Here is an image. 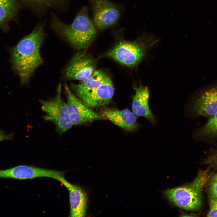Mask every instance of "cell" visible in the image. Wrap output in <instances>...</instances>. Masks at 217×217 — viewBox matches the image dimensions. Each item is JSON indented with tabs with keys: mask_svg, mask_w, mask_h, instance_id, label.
Segmentation results:
<instances>
[{
	"mask_svg": "<svg viewBox=\"0 0 217 217\" xmlns=\"http://www.w3.org/2000/svg\"><path fill=\"white\" fill-rule=\"evenodd\" d=\"M44 38L43 26L38 25L10 49L12 68L19 75L21 85L29 82L35 71L43 63L40 49Z\"/></svg>",
	"mask_w": 217,
	"mask_h": 217,
	"instance_id": "1",
	"label": "cell"
},
{
	"mask_svg": "<svg viewBox=\"0 0 217 217\" xmlns=\"http://www.w3.org/2000/svg\"><path fill=\"white\" fill-rule=\"evenodd\" d=\"M53 17L52 27L77 49L87 48L97 34V29L89 17L85 7L81 8L70 24H66Z\"/></svg>",
	"mask_w": 217,
	"mask_h": 217,
	"instance_id": "2",
	"label": "cell"
},
{
	"mask_svg": "<svg viewBox=\"0 0 217 217\" xmlns=\"http://www.w3.org/2000/svg\"><path fill=\"white\" fill-rule=\"evenodd\" d=\"M209 177L207 171H200L191 183L167 189L164 193L172 203L181 209L197 210L201 206L203 190Z\"/></svg>",
	"mask_w": 217,
	"mask_h": 217,
	"instance_id": "3",
	"label": "cell"
},
{
	"mask_svg": "<svg viewBox=\"0 0 217 217\" xmlns=\"http://www.w3.org/2000/svg\"><path fill=\"white\" fill-rule=\"evenodd\" d=\"M152 38L134 42L121 41L108 51L105 56L128 67L137 65L143 58Z\"/></svg>",
	"mask_w": 217,
	"mask_h": 217,
	"instance_id": "4",
	"label": "cell"
},
{
	"mask_svg": "<svg viewBox=\"0 0 217 217\" xmlns=\"http://www.w3.org/2000/svg\"><path fill=\"white\" fill-rule=\"evenodd\" d=\"M61 85L59 83L55 96L48 100H41V108L45 115L43 118L53 122L60 133L71 128L73 124L68 113L67 103L61 96Z\"/></svg>",
	"mask_w": 217,
	"mask_h": 217,
	"instance_id": "5",
	"label": "cell"
},
{
	"mask_svg": "<svg viewBox=\"0 0 217 217\" xmlns=\"http://www.w3.org/2000/svg\"><path fill=\"white\" fill-rule=\"evenodd\" d=\"M70 86L76 95L89 107H98L108 104L114 93L112 81L96 88L86 87L80 83H71Z\"/></svg>",
	"mask_w": 217,
	"mask_h": 217,
	"instance_id": "6",
	"label": "cell"
},
{
	"mask_svg": "<svg viewBox=\"0 0 217 217\" xmlns=\"http://www.w3.org/2000/svg\"><path fill=\"white\" fill-rule=\"evenodd\" d=\"M93 21L97 29L103 30L115 25L120 16L118 6L108 0H90Z\"/></svg>",
	"mask_w": 217,
	"mask_h": 217,
	"instance_id": "7",
	"label": "cell"
},
{
	"mask_svg": "<svg viewBox=\"0 0 217 217\" xmlns=\"http://www.w3.org/2000/svg\"><path fill=\"white\" fill-rule=\"evenodd\" d=\"M64 88L67 98V105L73 125H79L96 120L104 119L100 114L94 112L77 98L66 83Z\"/></svg>",
	"mask_w": 217,
	"mask_h": 217,
	"instance_id": "8",
	"label": "cell"
},
{
	"mask_svg": "<svg viewBox=\"0 0 217 217\" xmlns=\"http://www.w3.org/2000/svg\"><path fill=\"white\" fill-rule=\"evenodd\" d=\"M64 173L63 171L31 166L20 165L7 169L0 170V178L24 180L45 177L58 181L64 177Z\"/></svg>",
	"mask_w": 217,
	"mask_h": 217,
	"instance_id": "9",
	"label": "cell"
},
{
	"mask_svg": "<svg viewBox=\"0 0 217 217\" xmlns=\"http://www.w3.org/2000/svg\"><path fill=\"white\" fill-rule=\"evenodd\" d=\"M94 60L84 53L78 52L71 58L64 71L67 80L82 81L90 77L94 71Z\"/></svg>",
	"mask_w": 217,
	"mask_h": 217,
	"instance_id": "10",
	"label": "cell"
},
{
	"mask_svg": "<svg viewBox=\"0 0 217 217\" xmlns=\"http://www.w3.org/2000/svg\"><path fill=\"white\" fill-rule=\"evenodd\" d=\"M190 111L196 116L210 117L217 112V86L208 88L194 100Z\"/></svg>",
	"mask_w": 217,
	"mask_h": 217,
	"instance_id": "11",
	"label": "cell"
},
{
	"mask_svg": "<svg viewBox=\"0 0 217 217\" xmlns=\"http://www.w3.org/2000/svg\"><path fill=\"white\" fill-rule=\"evenodd\" d=\"M58 181L61 182L69 192L70 216L85 217L87 201L86 193L81 188L68 182L65 179L64 176L61 178Z\"/></svg>",
	"mask_w": 217,
	"mask_h": 217,
	"instance_id": "12",
	"label": "cell"
},
{
	"mask_svg": "<svg viewBox=\"0 0 217 217\" xmlns=\"http://www.w3.org/2000/svg\"><path fill=\"white\" fill-rule=\"evenodd\" d=\"M104 119H107L125 130L130 131L137 130L139 125L136 115L128 109L119 110L107 108L100 113Z\"/></svg>",
	"mask_w": 217,
	"mask_h": 217,
	"instance_id": "13",
	"label": "cell"
},
{
	"mask_svg": "<svg viewBox=\"0 0 217 217\" xmlns=\"http://www.w3.org/2000/svg\"><path fill=\"white\" fill-rule=\"evenodd\" d=\"M133 88L135 92L132 97L133 112L136 115L144 117L152 124H155L156 119L149 104V93L148 87L135 86Z\"/></svg>",
	"mask_w": 217,
	"mask_h": 217,
	"instance_id": "14",
	"label": "cell"
},
{
	"mask_svg": "<svg viewBox=\"0 0 217 217\" xmlns=\"http://www.w3.org/2000/svg\"><path fill=\"white\" fill-rule=\"evenodd\" d=\"M19 3L17 0H0V28L6 31L9 23L17 20Z\"/></svg>",
	"mask_w": 217,
	"mask_h": 217,
	"instance_id": "15",
	"label": "cell"
},
{
	"mask_svg": "<svg viewBox=\"0 0 217 217\" xmlns=\"http://www.w3.org/2000/svg\"><path fill=\"white\" fill-rule=\"evenodd\" d=\"M110 78L103 71H95L89 77L81 81L80 83L88 88H96L111 81Z\"/></svg>",
	"mask_w": 217,
	"mask_h": 217,
	"instance_id": "16",
	"label": "cell"
},
{
	"mask_svg": "<svg viewBox=\"0 0 217 217\" xmlns=\"http://www.w3.org/2000/svg\"><path fill=\"white\" fill-rule=\"evenodd\" d=\"M195 135L198 137H217V112L210 117L205 124L196 131Z\"/></svg>",
	"mask_w": 217,
	"mask_h": 217,
	"instance_id": "17",
	"label": "cell"
},
{
	"mask_svg": "<svg viewBox=\"0 0 217 217\" xmlns=\"http://www.w3.org/2000/svg\"><path fill=\"white\" fill-rule=\"evenodd\" d=\"M18 1V0H17ZM58 0H19L23 3L34 5L37 6H41L49 7L57 2Z\"/></svg>",
	"mask_w": 217,
	"mask_h": 217,
	"instance_id": "18",
	"label": "cell"
},
{
	"mask_svg": "<svg viewBox=\"0 0 217 217\" xmlns=\"http://www.w3.org/2000/svg\"><path fill=\"white\" fill-rule=\"evenodd\" d=\"M210 198H217V174L212 177L209 187Z\"/></svg>",
	"mask_w": 217,
	"mask_h": 217,
	"instance_id": "19",
	"label": "cell"
},
{
	"mask_svg": "<svg viewBox=\"0 0 217 217\" xmlns=\"http://www.w3.org/2000/svg\"><path fill=\"white\" fill-rule=\"evenodd\" d=\"M210 210L207 216L217 217V204L215 198H210Z\"/></svg>",
	"mask_w": 217,
	"mask_h": 217,
	"instance_id": "20",
	"label": "cell"
},
{
	"mask_svg": "<svg viewBox=\"0 0 217 217\" xmlns=\"http://www.w3.org/2000/svg\"><path fill=\"white\" fill-rule=\"evenodd\" d=\"M207 162L211 164L217 166V151L209 157Z\"/></svg>",
	"mask_w": 217,
	"mask_h": 217,
	"instance_id": "21",
	"label": "cell"
},
{
	"mask_svg": "<svg viewBox=\"0 0 217 217\" xmlns=\"http://www.w3.org/2000/svg\"><path fill=\"white\" fill-rule=\"evenodd\" d=\"M13 136V134H6L3 131L0 130V142L4 140H11Z\"/></svg>",
	"mask_w": 217,
	"mask_h": 217,
	"instance_id": "22",
	"label": "cell"
},
{
	"mask_svg": "<svg viewBox=\"0 0 217 217\" xmlns=\"http://www.w3.org/2000/svg\"><path fill=\"white\" fill-rule=\"evenodd\" d=\"M215 200H216V203H217V198H215Z\"/></svg>",
	"mask_w": 217,
	"mask_h": 217,
	"instance_id": "23",
	"label": "cell"
}]
</instances>
